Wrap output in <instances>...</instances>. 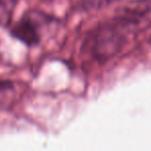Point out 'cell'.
<instances>
[{
  "label": "cell",
  "instance_id": "1",
  "mask_svg": "<svg viewBox=\"0 0 151 151\" xmlns=\"http://www.w3.org/2000/svg\"><path fill=\"white\" fill-rule=\"evenodd\" d=\"M150 10L151 0L137 1L124 8L119 16L97 25L86 36L83 48L98 61H106L115 56Z\"/></svg>",
  "mask_w": 151,
  "mask_h": 151
},
{
  "label": "cell",
  "instance_id": "2",
  "mask_svg": "<svg viewBox=\"0 0 151 151\" xmlns=\"http://www.w3.org/2000/svg\"><path fill=\"white\" fill-rule=\"evenodd\" d=\"M43 16V12L35 10L24 12L20 20L17 21L9 28L10 36L18 39L28 47L38 45L41 41L40 20Z\"/></svg>",
  "mask_w": 151,
  "mask_h": 151
},
{
  "label": "cell",
  "instance_id": "3",
  "mask_svg": "<svg viewBox=\"0 0 151 151\" xmlns=\"http://www.w3.org/2000/svg\"><path fill=\"white\" fill-rule=\"evenodd\" d=\"M19 0H0V24L7 25L10 23L12 12Z\"/></svg>",
  "mask_w": 151,
  "mask_h": 151
},
{
  "label": "cell",
  "instance_id": "4",
  "mask_svg": "<svg viewBox=\"0 0 151 151\" xmlns=\"http://www.w3.org/2000/svg\"><path fill=\"white\" fill-rule=\"evenodd\" d=\"M14 93V84L8 80H0V107Z\"/></svg>",
  "mask_w": 151,
  "mask_h": 151
},
{
  "label": "cell",
  "instance_id": "5",
  "mask_svg": "<svg viewBox=\"0 0 151 151\" xmlns=\"http://www.w3.org/2000/svg\"><path fill=\"white\" fill-rule=\"evenodd\" d=\"M149 42H150V45H151V37H150V40H149Z\"/></svg>",
  "mask_w": 151,
  "mask_h": 151
}]
</instances>
